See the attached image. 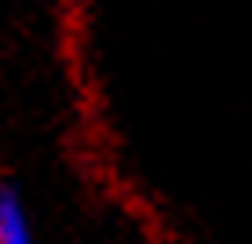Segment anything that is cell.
I'll list each match as a JSON object with an SVG mask.
<instances>
[{
  "label": "cell",
  "instance_id": "1",
  "mask_svg": "<svg viewBox=\"0 0 252 244\" xmlns=\"http://www.w3.org/2000/svg\"><path fill=\"white\" fill-rule=\"evenodd\" d=\"M0 244H40L26 197L11 182H0Z\"/></svg>",
  "mask_w": 252,
  "mask_h": 244
}]
</instances>
